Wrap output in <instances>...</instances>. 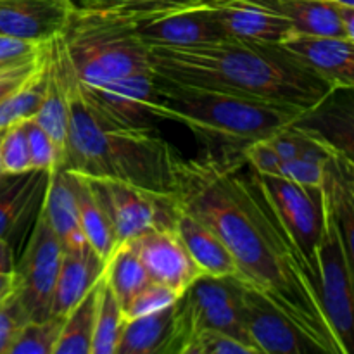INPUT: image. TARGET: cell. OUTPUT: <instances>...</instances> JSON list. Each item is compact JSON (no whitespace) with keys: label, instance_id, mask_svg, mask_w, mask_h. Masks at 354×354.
Returning a JSON list of instances; mask_svg holds the SVG:
<instances>
[{"label":"cell","instance_id":"6da1fadb","mask_svg":"<svg viewBox=\"0 0 354 354\" xmlns=\"http://www.w3.org/2000/svg\"><path fill=\"white\" fill-rule=\"evenodd\" d=\"M173 197L216 232L242 282L265 294L318 351L341 354L322 308L317 280L244 156L214 151L196 158L178 154Z\"/></svg>","mask_w":354,"mask_h":354},{"label":"cell","instance_id":"7a4b0ae2","mask_svg":"<svg viewBox=\"0 0 354 354\" xmlns=\"http://www.w3.org/2000/svg\"><path fill=\"white\" fill-rule=\"evenodd\" d=\"M152 73L199 88L308 111L332 86L280 44L227 40L196 47H151Z\"/></svg>","mask_w":354,"mask_h":354},{"label":"cell","instance_id":"3957f363","mask_svg":"<svg viewBox=\"0 0 354 354\" xmlns=\"http://www.w3.org/2000/svg\"><path fill=\"white\" fill-rule=\"evenodd\" d=\"M180 152L151 128L100 124L80 97L71 99V118L59 168L92 178H113L159 194H173L175 161Z\"/></svg>","mask_w":354,"mask_h":354},{"label":"cell","instance_id":"277c9868","mask_svg":"<svg viewBox=\"0 0 354 354\" xmlns=\"http://www.w3.org/2000/svg\"><path fill=\"white\" fill-rule=\"evenodd\" d=\"M156 76V75H154ZM303 111L156 76L149 114L189 128L206 151L242 154L249 144L292 123Z\"/></svg>","mask_w":354,"mask_h":354},{"label":"cell","instance_id":"5b68a950","mask_svg":"<svg viewBox=\"0 0 354 354\" xmlns=\"http://www.w3.org/2000/svg\"><path fill=\"white\" fill-rule=\"evenodd\" d=\"M62 38L76 78L85 85L152 69L151 48L137 24L120 14L75 7Z\"/></svg>","mask_w":354,"mask_h":354},{"label":"cell","instance_id":"8992f818","mask_svg":"<svg viewBox=\"0 0 354 354\" xmlns=\"http://www.w3.org/2000/svg\"><path fill=\"white\" fill-rule=\"evenodd\" d=\"M244 282L234 275H199L176 301L180 354L201 330H218L252 346L242 310ZM258 354V351H256Z\"/></svg>","mask_w":354,"mask_h":354},{"label":"cell","instance_id":"52a82bcc","mask_svg":"<svg viewBox=\"0 0 354 354\" xmlns=\"http://www.w3.org/2000/svg\"><path fill=\"white\" fill-rule=\"evenodd\" d=\"M325 203V227L317 249L318 294L339 353L354 354V277L327 194Z\"/></svg>","mask_w":354,"mask_h":354},{"label":"cell","instance_id":"ba28073f","mask_svg":"<svg viewBox=\"0 0 354 354\" xmlns=\"http://www.w3.org/2000/svg\"><path fill=\"white\" fill-rule=\"evenodd\" d=\"M258 180L280 225L287 232L297 252L303 256L318 287L317 249L324 234L325 214H327L324 185H301L282 176L259 175V173Z\"/></svg>","mask_w":354,"mask_h":354},{"label":"cell","instance_id":"9c48e42d","mask_svg":"<svg viewBox=\"0 0 354 354\" xmlns=\"http://www.w3.org/2000/svg\"><path fill=\"white\" fill-rule=\"evenodd\" d=\"M86 180L109 216L118 245L152 228L175 227L176 203L173 194L152 192L113 178L86 176Z\"/></svg>","mask_w":354,"mask_h":354},{"label":"cell","instance_id":"30bf717a","mask_svg":"<svg viewBox=\"0 0 354 354\" xmlns=\"http://www.w3.org/2000/svg\"><path fill=\"white\" fill-rule=\"evenodd\" d=\"M61 261L62 248L40 207L35 216L26 248L19 261H16L19 280L17 296L30 320H45L50 317Z\"/></svg>","mask_w":354,"mask_h":354},{"label":"cell","instance_id":"8fae6325","mask_svg":"<svg viewBox=\"0 0 354 354\" xmlns=\"http://www.w3.org/2000/svg\"><path fill=\"white\" fill-rule=\"evenodd\" d=\"M156 76L151 71H138L99 85L76 86V95L100 124L113 128H151L149 102L154 95Z\"/></svg>","mask_w":354,"mask_h":354},{"label":"cell","instance_id":"7c38bea8","mask_svg":"<svg viewBox=\"0 0 354 354\" xmlns=\"http://www.w3.org/2000/svg\"><path fill=\"white\" fill-rule=\"evenodd\" d=\"M242 310L249 339L258 354H304L317 346L265 294L244 283Z\"/></svg>","mask_w":354,"mask_h":354},{"label":"cell","instance_id":"4fadbf2b","mask_svg":"<svg viewBox=\"0 0 354 354\" xmlns=\"http://www.w3.org/2000/svg\"><path fill=\"white\" fill-rule=\"evenodd\" d=\"M133 244L149 279L178 294L185 292L190 283L203 275L175 228H152L133 239Z\"/></svg>","mask_w":354,"mask_h":354},{"label":"cell","instance_id":"5bb4252c","mask_svg":"<svg viewBox=\"0 0 354 354\" xmlns=\"http://www.w3.org/2000/svg\"><path fill=\"white\" fill-rule=\"evenodd\" d=\"M73 0H0V35L47 44L62 33Z\"/></svg>","mask_w":354,"mask_h":354},{"label":"cell","instance_id":"9a60e30c","mask_svg":"<svg viewBox=\"0 0 354 354\" xmlns=\"http://www.w3.org/2000/svg\"><path fill=\"white\" fill-rule=\"evenodd\" d=\"M138 35L147 47H196L230 38L218 19L216 7L182 10L137 24Z\"/></svg>","mask_w":354,"mask_h":354},{"label":"cell","instance_id":"2e32d148","mask_svg":"<svg viewBox=\"0 0 354 354\" xmlns=\"http://www.w3.org/2000/svg\"><path fill=\"white\" fill-rule=\"evenodd\" d=\"M292 124L354 161V88H332L322 102L301 113Z\"/></svg>","mask_w":354,"mask_h":354},{"label":"cell","instance_id":"e0dca14e","mask_svg":"<svg viewBox=\"0 0 354 354\" xmlns=\"http://www.w3.org/2000/svg\"><path fill=\"white\" fill-rule=\"evenodd\" d=\"M280 45L332 88H354V40L348 37L290 35Z\"/></svg>","mask_w":354,"mask_h":354},{"label":"cell","instance_id":"ac0fdd59","mask_svg":"<svg viewBox=\"0 0 354 354\" xmlns=\"http://www.w3.org/2000/svg\"><path fill=\"white\" fill-rule=\"evenodd\" d=\"M48 176L50 171L41 169L0 171V237L10 241L31 216H37L44 203Z\"/></svg>","mask_w":354,"mask_h":354},{"label":"cell","instance_id":"d6986e66","mask_svg":"<svg viewBox=\"0 0 354 354\" xmlns=\"http://www.w3.org/2000/svg\"><path fill=\"white\" fill-rule=\"evenodd\" d=\"M218 19L230 38L258 44H282L294 35L289 19L254 0H230L216 7Z\"/></svg>","mask_w":354,"mask_h":354},{"label":"cell","instance_id":"ffe728a7","mask_svg":"<svg viewBox=\"0 0 354 354\" xmlns=\"http://www.w3.org/2000/svg\"><path fill=\"white\" fill-rule=\"evenodd\" d=\"M41 211L47 216L55 237L59 239L62 252H82L90 248L80 225L78 206L68 169L55 168L50 171Z\"/></svg>","mask_w":354,"mask_h":354},{"label":"cell","instance_id":"44dd1931","mask_svg":"<svg viewBox=\"0 0 354 354\" xmlns=\"http://www.w3.org/2000/svg\"><path fill=\"white\" fill-rule=\"evenodd\" d=\"M173 228L189 251L190 258L199 266L203 275H234L239 279L237 265H235L227 245L216 235V232L197 216L190 214L189 211L180 207L178 204H176L175 227Z\"/></svg>","mask_w":354,"mask_h":354},{"label":"cell","instance_id":"7402d4cb","mask_svg":"<svg viewBox=\"0 0 354 354\" xmlns=\"http://www.w3.org/2000/svg\"><path fill=\"white\" fill-rule=\"evenodd\" d=\"M116 354H180L176 303L127 320Z\"/></svg>","mask_w":354,"mask_h":354},{"label":"cell","instance_id":"603a6c76","mask_svg":"<svg viewBox=\"0 0 354 354\" xmlns=\"http://www.w3.org/2000/svg\"><path fill=\"white\" fill-rule=\"evenodd\" d=\"M104 270L106 263L92 248L82 252H62L50 315L66 317L93 289Z\"/></svg>","mask_w":354,"mask_h":354},{"label":"cell","instance_id":"cb8c5ba5","mask_svg":"<svg viewBox=\"0 0 354 354\" xmlns=\"http://www.w3.org/2000/svg\"><path fill=\"white\" fill-rule=\"evenodd\" d=\"M287 17L294 35L346 37L341 3L332 0H254Z\"/></svg>","mask_w":354,"mask_h":354},{"label":"cell","instance_id":"d4e9b609","mask_svg":"<svg viewBox=\"0 0 354 354\" xmlns=\"http://www.w3.org/2000/svg\"><path fill=\"white\" fill-rule=\"evenodd\" d=\"M69 175H71L73 192H75L83 234H85L90 248L99 254V258L104 263H107V259L113 256L114 249L118 248L116 235H114L109 216H107L106 209L100 204L99 197L95 196V192L90 187L86 176L80 175L76 171H69Z\"/></svg>","mask_w":354,"mask_h":354},{"label":"cell","instance_id":"484cf974","mask_svg":"<svg viewBox=\"0 0 354 354\" xmlns=\"http://www.w3.org/2000/svg\"><path fill=\"white\" fill-rule=\"evenodd\" d=\"M102 279V277H100ZM100 279L93 289L66 315L54 354H90L95 332Z\"/></svg>","mask_w":354,"mask_h":354},{"label":"cell","instance_id":"4316f807","mask_svg":"<svg viewBox=\"0 0 354 354\" xmlns=\"http://www.w3.org/2000/svg\"><path fill=\"white\" fill-rule=\"evenodd\" d=\"M104 273L121 308L151 280L142 265L133 241L123 242L114 249L113 256L107 259Z\"/></svg>","mask_w":354,"mask_h":354},{"label":"cell","instance_id":"83f0119b","mask_svg":"<svg viewBox=\"0 0 354 354\" xmlns=\"http://www.w3.org/2000/svg\"><path fill=\"white\" fill-rule=\"evenodd\" d=\"M325 194L334 211L339 232H341L342 245H344L346 258L354 277V199L335 165L334 154L328 158L325 165Z\"/></svg>","mask_w":354,"mask_h":354},{"label":"cell","instance_id":"f1b7e54d","mask_svg":"<svg viewBox=\"0 0 354 354\" xmlns=\"http://www.w3.org/2000/svg\"><path fill=\"white\" fill-rule=\"evenodd\" d=\"M127 320L123 308L107 283L106 273H102L99 290V306H97L95 332L92 339V353L90 354H116L121 335Z\"/></svg>","mask_w":354,"mask_h":354},{"label":"cell","instance_id":"f546056e","mask_svg":"<svg viewBox=\"0 0 354 354\" xmlns=\"http://www.w3.org/2000/svg\"><path fill=\"white\" fill-rule=\"evenodd\" d=\"M48 78L47 54L40 68L23 83L17 90H14L9 97L0 102V131L19 121L30 120L37 114L41 99L45 95V86Z\"/></svg>","mask_w":354,"mask_h":354},{"label":"cell","instance_id":"4dcf8cb0","mask_svg":"<svg viewBox=\"0 0 354 354\" xmlns=\"http://www.w3.org/2000/svg\"><path fill=\"white\" fill-rule=\"evenodd\" d=\"M64 318L50 315L45 320H28L10 346L9 354H54Z\"/></svg>","mask_w":354,"mask_h":354},{"label":"cell","instance_id":"1f68e13d","mask_svg":"<svg viewBox=\"0 0 354 354\" xmlns=\"http://www.w3.org/2000/svg\"><path fill=\"white\" fill-rule=\"evenodd\" d=\"M24 121L10 124L2 130L0 137V171L2 173H24L33 169Z\"/></svg>","mask_w":354,"mask_h":354},{"label":"cell","instance_id":"d6a6232c","mask_svg":"<svg viewBox=\"0 0 354 354\" xmlns=\"http://www.w3.org/2000/svg\"><path fill=\"white\" fill-rule=\"evenodd\" d=\"M180 296L182 294H178L176 290L169 289V287L162 286L159 282H154V280H149L123 306L124 320H133V318L145 317V315L162 310V308L171 306L173 303L178 301Z\"/></svg>","mask_w":354,"mask_h":354},{"label":"cell","instance_id":"836d02e7","mask_svg":"<svg viewBox=\"0 0 354 354\" xmlns=\"http://www.w3.org/2000/svg\"><path fill=\"white\" fill-rule=\"evenodd\" d=\"M24 128H26L28 147H30L31 168L41 171H54L55 168H59L61 166L59 152L44 128L33 118L24 121Z\"/></svg>","mask_w":354,"mask_h":354},{"label":"cell","instance_id":"e575fe53","mask_svg":"<svg viewBox=\"0 0 354 354\" xmlns=\"http://www.w3.org/2000/svg\"><path fill=\"white\" fill-rule=\"evenodd\" d=\"M183 354H256V351L223 332L201 330L190 339Z\"/></svg>","mask_w":354,"mask_h":354},{"label":"cell","instance_id":"d590c367","mask_svg":"<svg viewBox=\"0 0 354 354\" xmlns=\"http://www.w3.org/2000/svg\"><path fill=\"white\" fill-rule=\"evenodd\" d=\"M28 320L30 317L21 304L17 292L0 304V354H9L10 346Z\"/></svg>","mask_w":354,"mask_h":354},{"label":"cell","instance_id":"8d00e7d4","mask_svg":"<svg viewBox=\"0 0 354 354\" xmlns=\"http://www.w3.org/2000/svg\"><path fill=\"white\" fill-rule=\"evenodd\" d=\"M325 165L308 161V159L303 158L292 159V161H282L275 176H282V178L301 183V185L322 187L325 182Z\"/></svg>","mask_w":354,"mask_h":354},{"label":"cell","instance_id":"74e56055","mask_svg":"<svg viewBox=\"0 0 354 354\" xmlns=\"http://www.w3.org/2000/svg\"><path fill=\"white\" fill-rule=\"evenodd\" d=\"M45 54H47V45H45L44 50L38 55H35V57L19 62V64L10 66V68L0 69V102H2L6 97H9L14 90L19 88V86L23 85L38 68H40L41 62L45 61Z\"/></svg>","mask_w":354,"mask_h":354},{"label":"cell","instance_id":"f35d334b","mask_svg":"<svg viewBox=\"0 0 354 354\" xmlns=\"http://www.w3.org/2000/svg\"><path fill=\"white\" fill-rule=\"evenodd\" d=\"M245 162L251 166L254 171H258L259 175H277L279 171V166L282 162V159L279 158V154L275 152V149L270 145V142L266 138L261 140H256L252 144H249L248 147L242 151Z\"/></svg>","mask_w":354,"mask_h":354},{"label":"cell","instance_id":"ab89813d","mask_svg":"<svg viewBox=\"0 0 354 354\" xmlns=\"http://www.w3.org/2000/svg\"><path fill=\"white\" fill-rule=\"evenodd\" d=\"M47 44H33L21 38L0 35V69L10 68L14 64L28 61L40 54Z\"/></svg>","mask_w":354,"mask_h":354},{"label":"cell","instance_id":"60d3db41","mask_svg":"<svg viewBox=\"0 0 354 354\" xmlns=\"http://www.w3.org/2000/svg\"><path fill=\"white\" fill-rule=\"evenodd\" d=\"M332 154H334L335 165H337L339 171H341L342 178H344L346 185H348L349 192H351V196L354 199V161L353 159L346 158V156H342L341 152L332 151Z\"/></svg>","mask_w":354,"mask_h":354},{"label":"cell","instance_id":"b9f144b4","mask_svg":"<svg viewBox=\"0 0 354 354\" xmlns=\"http://www.w3.org/2000/svg\"><path fill=\"white\" fill-rule=\"evenodd\" d=\"M0 273H16V258L10 241L0 237Z\"/></svg>","mask_w":354,"mask_h":354},{"label":"cell","instance_id":"7bdbcfd3","mask_svg":"<svg viewBox=\"0 0 354 354\" xmlns=\"http://www.w3.org/2000/svg\"><path fill=\"white\" fill-rule=\"evenodd\" d=\"M19 280L17 273H0V304L17 292Z\"/></svg>","mask_w":354,"mask_h":354},{"label":"cell","instance_id":"ee69618b","mask_svg":"<svg viewBox=\"0 0 354 354\" xmlns=\"http://www.w3.org/2000/svg\"><path fill=\"white\" fill-rule=\"evenodd\" d=\"M341 17L344 24V35L354 40V7L341 6Z\"/></svg>","mask_w":354,"mask_h":354},{"label":"cell","instance_id":"f6af8a7d","mask_svg":"<svg viewBox=\"0 0 354 354\" xmlns=\"http://www.w3.org/2000/svg\"><path fill=\"white\" fill-rule=\"evenodd\" d=\"M332 2H337V3H341V6L354 7V0H332Z\"/></svg>","mask_w":354,"mask_h":354},{"label":"cell","instance_id":"bcb514c9","mask_svg":"<svg viewBox=\"0 0 354 354\" xmlns=\"http://www.w3.org/2000/svg\"><path fill=\"white\" fill-rule=\"evenodd\" d=\"M0 137H2V131H0Z\"/></svg>","mask_w":354,"mask_h":354}]
</instances>
